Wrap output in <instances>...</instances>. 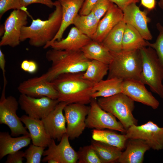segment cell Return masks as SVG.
Masks as SVG:
<instances>
[{
	"instance_id": "6da1fadb",
	"label": "cell",
	"mask_w": 163,
	"mask_h": 163,
	"mask_svg": "<svg viewBox=\"0 0 163 163\" xmlns=\"http://www.w3.org/2000/svg\"><path fill=\"white\" fill-rule=\"evenodd\" d=\"M83 72L62 74L51 81L58 92L59 102L90 103L94 84L83 78Z\"/></svg>"
},
{
	"instance_id": "7a4b0ae2",
	"label": "cell",
	"mask_w": 163,
	"mask_h": 163,
	"mask_svg": "<svg viewBox=\"0 0 163 163\" xmlns=\"http://www.w3.org/2000/svg\"><path fill=\"white\" fill-rule=\"evenodd\" d=\"M55 2V9L50 14L47 20L32 19L30 26H24L22 28L21 41L28 39L30 46L43 47L47 43L53 39L60 27L62 20L61 5L57 0Z\"/></svg>"
},
{
	"instance_id": "3957f363",
	"label": "cell",
	"mask_w": 163,
	"mask_h": 163,
	"mask_svg": "<svg viewBox=\"0 0 163 163\" xmlns=\"http://www.w3.org/2000/svg\"><path fill=\"white\" fill-rule=\"evenodd\" d=\"M46 57L51 62V65L43 75L50 82L62 74L85 72L90 60L85 57L81 50L68 51L52 49L46 52Z\"/></svg>"
},
{
	"instance_id": "277c9868",
	"label": "cell",
	"mask_w": 163,
	"mask_h": 163,
	"mask_svg": "<svg viewBox=\"0 0 163 163\" xmlns=\"http://www.w3.org/2000/svg\"><path fill=\"white\" fill-rule=\"evenodd\" d=\"M111 52L113 58L108 65L107 78H117L123 80L135 79L141 81L142 60L140 50H122Z\"/></svg>"
},
{
	"instance_id": "5b68a950",
	"label": "cell",
	"mask_w": 163,
	"mask_h": 163,
	"mask_svg": "<svg viewBox=\"0 0 163 163\" xmlns=\"http://www.w3.org/2000/svg\"><path fill=\"white\" fill-rule=\"evenodd\" d=\"M140 50L142 60L141 81L163 100V66L152 47H145Z\"/></svg>"
},
{
	"instance_id": "8992f818",
	"label": "cell",
	"mask_w": 163,
	"mask_h": 163,
	"mask_svg": "<svg viewBox=\"0 0 163 163\" xmlns=\"http://www.w3.org/2000/svg\"><path fill=\"white\" fill-rule=\"evenodd\" d=\"M97 101L103 109L117 118L126 130L133 125H137L138 120L133 114L134 101L123 93L99 97Z\"/></svg>"
},
{
	"instance_id": "52a82bcc",
	"label": "cell",
	"mask_w": 163,
	"mask_h": 163,
	"mask_svg": "<svg viewBox=\"0 0 163 163\" xmlns=\"http://www.w3.org/2000/svg\"><path fill=\"white\" fill-rule=\"evenodd\" d=\"M6 88H3L0 99V124H4L10 128L11 135H29L26 127L23 126L16 112L19 105L18 101L13 96L6 97Z\"/></svg>"
},
{
	"instance_id": "ba28073f",
	"label": "cell",
	"mask_w": 163,
	"mask_h": 163,
	"mask_svg": "<svg viewBox=\"0 0 163 163\" xmlns=\"http://www.w3.org/2000/svg\"><path fill=\"white\" fill-rule=\"evenodd\" d=\"M96 98H92L90 108L85 120L86 127L97 129H107L125 133L126 129L116 117L103 109L97 103Z\"/></svg>"
},
{
	"instance_id": "9c48e42d",
	"label": "cell",
	"mask_w": 163,
	"mask_h": 163,
	"mask_svg": "<svg viewBox=\"0 0 163 163\" xmlns=\"http://www.w3.org/2000/svg\"><path fill=\"white\" fill-rule=\"evenodd\" d=\"M125 135L128 139L144 140L154 150L163 149V127H160L151 121L141 125L130 126L126 130Z\"/></svg>"
},
{
	"instance_id": "30bf717a",
	"label": "cell",
	"mask_w": 163,
	"mask_h": 163,
	"mask_svg": "<svg viewBox=\"0 0 163 163\" xmlns=\"http://www.w3.org/2000/svg\"><path fill=\"white\" fill-rule=\"evenodd\" d=\"M28 16V12L21 10H14L11 13L4 24L5 31L0 42L1 46L14 47L20 44L21 30L27 25Z\"/></svg>"
},
{
	"instance_id": "8fae6325",
	"label": "cell",
	"mask_w": 163,
	"mask_h": 163,
	"mask_svg": "<svg viewBox=\"0 0 163 163\" xmlns=\"http://www.w3.org/2000/svg\"><path fill=\"white\" fill-rule=\"evenodd\" d=\"M90 107L79 103L67 104L64 109L67 123L66 134L69 139L78 138L86 127L85 120Z\"/></svg>"
},
{
	"instance_id": "7c38bea8",
	"label": "cell",
	"mask_w": 163,
	"mask_h": 163,
	"mask_svg": "<svg viewBox=\"0 0 163 163\" xmlns=\"http://www.w3.org/2000/svg\"><path fill=\"white\" fill-rule=\"evenodd\" d=\"M69 138L66 133L56 145L52 139L48 149L44 152L42 161L48 163H76L78 161L77 152L71 146Z\"/></svg>"
},
{
	"instance_id": "4fadbf2b",
	"label": "cell",
	"mask_w": 163,
	"mask_h": 163,
	"mask_svg": "<svg viewBox=\"0 0 163 163\" xmlns=\"http://www.w3.org/2000/svg\"><path fill=\"white\" fill-rule=\"evenodd\" d=\"M21 109L30 117L42 120L46 117L59 102L46 97L35 98L21 94L18 100Z\"/></svg>"
},
{
	"instance_id": "5bb4252c",
	"label": "cell",
	"mask_w": 163,
	"mask_h": 163,
	"mask_svg": "<svg viewBox=\"0 0 163 163\" xmlns=\"http://www.w3.org/2000/svg\"><path fill=\"white\" fill-rule=\"evenodd\" d=\"M17 89L21 94L32 97H46L57 100L58 97V92L53 83L48 81L43 74L24 81Z\"/></svg>"
},
{
	"instance_id": "9a60e30c",
	"label": "cell",
	"mask_w": 163,
	"mask_h": 163,
	"mask_svg": "<svg viewBox=\"0 0 163 163\" xmlns=\"http://www.w3.org/2000/svg\"><path fill=\"white\" fill-rule=\"evenodd\" d=\"M145 84L135 79L123 80L122 93L134 101L141 103L156 109L160 104L159 101L145 88Z\"/></svg>"
},
{
	"instance_id": "2e32d148",
	"label": "cell",
	"mask_w": 163,
	"mask_h": 163,
	"mask_svg": "<svg viewBox=\"0 0 163 163\" xmlns=\"http://www.w3.org/2000/svg\"><path fill=\"white\" fill-rule=\"evenodd\" d=\"M123 11V20L126 24L136 29L145 40L152 39V35L148 27L150 19L147 16V10H141L136 3H133L128 5Z\"/></svg>"
},
{
	"instance_id": "e0dca14e",
	"label": "cell",
	"mask_w": 163,
	"mask_h": 163,
	"mask_svg": "<svg viewBox=\"0 0 163 163\" xmlns=\"http://www.w3.org/2000/svg\"><path fill=\"white\" fill-rule=\"evenodd\" d=\"M67 104L65 102H59L46 117L41 120L51 138L58 141H60L66 133V122L63 111Z\"/></svg>"
},
{
	"instance_id": "ac0fdd59",
	"label": "cell",
	"mask_w": 163,
	"mask_h": 163,
	"mask_svg": "<svg viewBox=\"0 0 163 163\" xmlns=\"http://www.w3.org/2000/svg\"><path fill=\"white\" fill-rule=\"evenodd\" d=\"M91 40V38L74 27L71 28L66 38L59 41L48 42L43 48L46 49L50 47L57 50H81Z\"/></svg>"
},
{
	"instance_id": "d6986e66",
	"label": "cell",
	"mask_w": 163,
	"mask_h": 163,
	"mask_svg": "<svg viewBox=\"0 0 163 163\" xmlns=\"http://www.w3.org/2000/svg\"><path fill=\"white\" fill-rule=\"evenodd\" d=\"M123 11L112 3L109 9L98 22L96 32L91 40L101 43L111 30L123 20Z\"/></svg>"
},
{
	"instance_id": "ffe728a7",
	"label": "cell",
	"mask_w": 163,
	"mask_h": 163,
	"mask_svg": "<svg viewBox=\"0 0 163 163\" xmlns=\"http://www.w3.org/2000/svg\"><path fill=\"white\" fill-rule=\"evenodd\" d=\"M62 8V20L60 27L53 39L50 42L62 39L66 30L72 24L78 14L85 0H57Z\"/></svg>"
},
{
	"instance_id": "44dd1931",
	"label": "cell",
	"mask_w": 163,
	"mask_h": 163,
	"mask_svg": "<svg viewBox=\"0 0 163 163\" xmlns=\"http://www.w3.org/2000/svg\"><path fill=\"white\" fill-rule=\"evenodd\" d=\"M20 119L28 129L33 144L45 148L48 146L52 139L46 132L41 120L26 115L22 116Z\"/></svg>"
},
{
	"instance_id": "7402d4cb",
	"label": "cell",
	"mask_w": 163,
	"mask_h": 163,
	"mask_svg": "<svg viewBox=\"0 0 163 163\" xmlns=\"http://www.w3.org/2000/svg\"><path fill=\"white\" fill-rule=\"evenodd\" d=\"M126 149L117 162L120 163H142L145 152L151 148L144 140L140 139H128Z\"/></svg>"
},
{
	"instance_id": "603a6c76",
	"label": "cell",
	"mask_w": 163,
	"mask_h": 163,
	"mask_svg": "<svg viewBox=\"0 0 163 163\" xmlns=\"http://www.w3.org/2000/svg\"><path fill=\"white\" fill-rule=\"evenodd\" d=\"M31 140L29 135L13 137L7 132L0 133V159L27 146Z\"/></svg>"
},
{
	"instance_id": "cb8c5ba5",
	"label": "cell",
	"mask_w": 163,
	"mask_h": 163,
	"mask_svg": "<svg viewBox=\"0 0 163 163\" xmlns=\"http://www.w3.org/2000/svg\"><path fill=\"white\" fill-rule=\"evenodd\" d=\"M123 80L117 78L102 80L94 84L92 98L106 97L122 93Z\"/></svg>"
},
{
	"instance_id": "d4e9b609",
	"label": "cell",
	"mask_w": 163,
	"mask_h": 163,
	"mask_svg": "<svg viewBox=\"0 0 163 163\" xmlns=\"http://www.w3.org/2000/svg\"><path fill=\"white\" fill-rule=\"evenodd\" d=\"M81 50L89 60H96L109 65L113 57L111 52L101 43L91 40Z\"/></svg>"
},
{
	"instance_id": "484cf974",
	"label": "cell",
	"mask_w": 163,
	"mask_h": 163,
	"mask_svg": "<svg viewBox=\"0 0 163 163\" xmlns=\"http://www.w3.org/2000/svg\"><path fill=\"white\" fill-rule=\"evenodd\" d=\"M150 44L136 29L131 25L126 24L123 38L122 50H140L143 47L149 46Z\"/></svg>"
},
{
	"instance_id": "4316f807",
	"label": "cell",
	"mask_w": 163,
	"mask_h": 163,
	"mask_svg": "<svg viewBox=\"0 0 163 163\" xmlns=\"http://www.w3.org/2000/svg\"><path fill=\"white\" fill-rule=\"evenodd\" d=\"M93 140L117 147L123 150L128 139L125 135L118 134L110 130L94 129L92 131Z\"/></svg>"
},
{
	"instance_id": "83f0119b",
	"label": "cell",
	"mask_w": 163,
	"mask_h": 163,
	"mask_svg": "<svg viewBox=\"0 0 163 163\" xmlns=\"http://www.w3.org/2000/svg\"><path fill=\"white\" fill-rule=\"evenodd\" d=\"M91 145L102 163L117 162L122 153V150L117 147L94 140Z\"/></svg>"
},
{
	"instance_id": "f1b7e54d",
	"label": "cell",
	"mask_w": 163,
	"mask_h": 163,
	"mask_svg": "<svg viewBox=\"0 0 163 163\" xmlns=\"http://www.w3.org/2000/svg\"><path fill=\"white\" fill-rule=\"evenodd\" d=\"M126 24L123 20L108 33L101 42L110 52H117L122 50V43Z\"/></svg>"
},
{
	"instance_id": "f546056e",
	"label": "cell",
	"mask_w": 163,
	"mask_h": 163,
	"mask_svg": "<svg viewBox=\"0 0 163 163\" xmlns=\"http://www.w3.org/2000/svg\"><path fill=\"white\" fill-rule=\"evenodd\" d=\"M99 21L91 12L86 15L78 14L75 18L73 24L81 32L91 39L96 32Z\"/></svg>"
},
{
	"instance_id": "4dcf8cb0",
	"label": "cell",
	"mask_w": 163,
	"mask_h": 163,
	"mask_svg": "<svg viewBox=\"0 0 163 163\" xmlns=\"http://www.w3.org/2000/svg\"><path fill=\"white\" fill-rule=\"evenodd\" d=\"M108 64L94 60H90L82 77L94 84L102 80L108 73Z\"/></svg>"
},
{
	"instance_id": "1f68e13d",
	"label": "cell",
	"mask_w": 163,
	"mask_h": 163,
	"mask_svg": "<svg viewBox=\"0 0 163 163\" xmlns=\"http://www.w3.org/2000/svg\"><path fill=\"white\" fill-rule=\"evenodd\" d=\"M77 152L79 163H102L91 145L80 147Z\"/></svg>"
},
{
	"instance_id": "d6a6232c",
	"label": "cell",
	"mask_w": 163,
	"mask_h": 163,
	"mask_svg": "<svg viewBox=\"0 0 163 163\" xmlns=\"http://www.w3.org/2000/svg\"><path fill=\"white\" fill-rule=\"evenodd\" d=\"M45 147L30 145L24 152L26 163H40Z\"/></svg>"
},
{
	"instance_id": "836d02e7",
	"label": "cell",
	"mask_w": 163,
	"mask_h": 163,
	"mask_svg": "<svg viewBox=\"0 0 163 163\" xmlns=\"http://www.w3.org/2000/svg\"><path fill=\"white\" fill-rule=\"evenodd\" d=\"M159 34L155 41L150 43L149 46L153 48L155 51L158 57L163 66V25L158 23L156 25Z\"/></svg>"
},
{
	"instance_id": "e575fe53",
	"label": "cell",
	"mask_w": 163,
	"mask_h": 163,
	"mask_svg": "<svg viewBox=\"0 0 163 163\" xmlns=\"http://www.w3.org/2000/svg\"><path fill=\"white\" fill-rule=\"evenodd\" d=\"M112 3L109 0H99L94 6L91 12L99 21L107 12Z\"/></svg>"
},
{
	"instance_id": "d590c367",
	"label": "cell",
	"mask_w": 163,
	"mask_h": 163,
	"mask_svg": "<svg viewBox=\"0 0 163 163\" xmlns=\"http://www.w3.org/2000/svg\"><path fill=\"white\" fill-rule=\"evenodd\" d=\"M11 9L21 10L28 12L27 8L21 7L19 0H0V19L6 12Z\"/></svg>"
},
{
	"instance_id": "8d00e7d4",
	"label": "cell",
	"mask_w": 163,
	"mask_h": 163,
	"mask_svg": "<svg viewBox=\"0 0 163 163\" xmlns=\"http://www.w3.org/2000/svg\"><path fill=\"white\" fill-rule=\"evenodd\" d=\"M22 7L27 8L29 5L34 3H40L46 5L50 8L55 6V2L52 0H19Z\"/></svg>"
},
{
	"instance_id": "74e56055",
	"label": "cell",
	"mask_w": 163,
	"mask_h": 163,
	"mask_svg": "<svg viewBox=\"0 0 163 163\" xmlns=\"http://www.w3.org/2000/svg\"><path fill=\"white\" fill-rule=\"evenodd\" d=\"M24 152L18 151L8 155L6 163H22L24 157Z\"/></svg>"
},
{
	"instance_id": "f35d334b",
	"label": "cell",
	"mask_w": 163,
	"mask_h": 163,
	"mask_svg": "<svg viewBox=\"0 0 163 163\" xmlns=\"http://www.w3.org/2000/svg\"><path fill=\"white\" fill-rule=\"evenodd\" d=\"M99 0H85L79 11V14L86 15L89 14L94 6Z\"/></svg>"
},
{
	"instance_id": "ab89813d",
	"label": "cell",
	"mask_w": 163,
	"mask_h": 163,
	"mask_svg": "<svg viewBox=\"0 0 163 163\" xmlns=\"http://www.w3.org/2000/svg\"><path fill=\"white\" fill-rule=\"evenodd\" d=\"M111 2L116 5L123 11L126 7L132 3H139L140 0H109Z\"/></svg>"
},
{
	"instance_id": "60d3db41",
	"label": "cell",
	"mask_w": 163,
	"mask_h": 163,
	"mask_svg": "<svg viewBox=\"0 0 163 163\" xmlns=\"http://www.w3.org/2000/svg\"><path fill=\"white\" fill-rule=\"evenodd\" d=\"M141 5L148 11L155 9L156 5V0H140Z\"/></svg>"
},
{
	"instance_id": "b9f144b4",
	"label": "cell",
	"mask_w": 163,
	"mask_h": 163,
	"mask_svg": "<svg viewBox=\"0 0 163 163\" xmlns=\"http://www.w3.org/2000/svg\"><path fill=\"white\" fill-rule=\"evenodd\" d=\"M5 60L4 54L3 53L1 49H0V68L2 70L3 75L4 81H6L5 76Z\"/></svg>"
},
{
	"instance_id": "7bdbcfd3",
	"label": "cell",
	"mask_w": 163,
	"mask_h": 163,
	"mask_svg": "<svg viewBox=\"0 0 163 163\" xmlns=\"http://www.w3.org/2000/svg\"><path fill=\"white\" fill-rule=\"evenodd\" d=\"M38 68V65L35 62L30 60V66L27 72L30 74L34 73L37 71Z\"/></svg>"
},
{
	"instance_id": "ee69618b",
	"label": "cell",
	"mask_w": 163,
	"mask_h": 163,
	"mask_svg": "<svg viewBox=\"0 0 163 163\" xmlns=\"http://www.w3.org/2000/svg\"><path fill=\"white\" fill-rule=\"evenodd\" d=\"M30 60H23L21 65V68L24 71L27 72L30 66Z\"/></svg>"
},
{
	"instance_id": "f6af8a7d",
	"label": "cell",
	"mask_w": 163,
	"mask_h": 163,
	"mask_svg": "<svg viewBox=\"0 0 163 163\" xmlns=\"http://www.w3.org/2000/svg\"><path fill=\"white\" fill-rule=\"evenodd\" d=\"M0 36H3L5 31V27L4 25L1 26L0 28Z\"/></svg>"
},
{
	"instance_id": "bcb514c9",
	"label": "cell",
	"mask_w": 163,
	"mask_h": 163,
	"mask_svg": "<svg viewBox=\"0 0 163 163\" xmlns=\"http://www.w3.org/2000/svg\"><path fill=\"white\" fill-rule=\"evenodd\" d=\"M158 5L161 9H163V0H160L159 1Z\"/></svg>"
}]
</instances>
